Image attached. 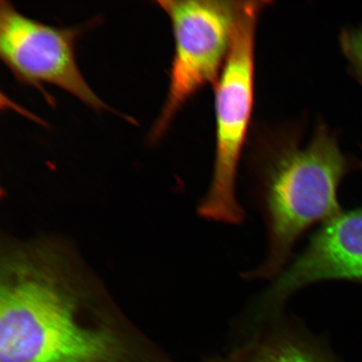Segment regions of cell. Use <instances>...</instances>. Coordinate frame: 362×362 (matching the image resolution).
I'll return each mask as SVG.
<instances>
[{
  "instance_id": "1",
  "label": "cell",
  "mask_w": 362,
  "mask_h": 362,
  "mask_svg": "<svg viewBox=\"0 0 362 362\" xmlns=\"http://www.w3.org/2000/svg\"><path fill=\"white\" fill-rule=\"evenodd\" d=\"M0 362H170L62 239H7L0 257Z\"/></svg>"
},
{
  "instance_id": "2",
  "label": "cell",
  "mask_w": 362,
  "mask_h": 362,
  "mask_svg": "<svg viewBox=\"0 0 362 362\" xmlns=\"http://www.w3.org/2000/svg\"><path fill=\"white\" fill-rule=\"evenodd\" d=\"M356 164L342 152L336 135L320 125L306 146L286 144L261 165L255 197L268 247L264 262L244 272L242 277H277L291 262L293 249L303 235L341 214L338 189Z\"/></svg>"
},
{
  "instance_id": "3",
  "label": "cell",
  "mask_w": 362,
  "mask_h": 362,
  "mask_svg": "<svg viewBox=\"0 0 362 362\" xmlns=\"http://www.w3.org/2000/svg\"><path fill=\"white\" fill-rule=\"evenodd\" d=\"M264 4L243 2L232 47L216 83L214 173L197 212L216 223L239 225L245 219L237 198V177L255 99L256 30Z\"/></svg>"
},
{
  "instance_id": "4",
  "label": "cell",
  "mask_w": 362,
  "mask_h": 362,
  "mask_svg": "<svg viewBox=\"0 0 362 362\" xmlns=\"http://www.w3.org/2000/svg\"><path fill=\"white\" fill-rule=\"evenodd\" d=\"M169 17L174 55L164 105L149 133V142L164 137L175 117L199 90L216 83L223 71L243 1L160 0Z\"/></svg>"
},
{
  "instance_id": "5",
  "label": "cell",
  "mask_w": 362,
  "mask_h": 362,
  "mask_svg": "<svg viewBox=\"0 0 362 362\" xmlns=\"http://www.w3.org/2000/svg\"><path fill=\"white\" fill-rule=\"evenodd\" d=\"M85 30L45 24L23 15L12 3L0 1V57L13 76L44 95V85H52L95 111L107 110L76 62V43Z\"/></svg>"
},
{
  "instance_id": "6",
  "label": "cell",
  "mask_w": 362,
  "mask_h": 362,
  "mask_svg": "<svg viewBox=\"0 0 362 362\" xmlns=\"http://www.w3.org/2000/svg\"><path fill=\"white\" fill-rule=\"evenodd\" d=\"M361 279L362 209L341 211L321 226L304 250L253 298L242 321L257 327L278 318L289 298L308 285Z\"/></svg>"
},
{
  "instance_id": "7",
  "label": "cell",
  "mask_w": 362,
  "mask_h": 362,
  "mask_svg": "<svg viewBox=\"0 0 362 362\" xmlns=\"http://www.w3.org/2000/svg\"><path fill=\"white\" fill-rule=\"evenodd\" d=\"M245 336V341L216 362H336L320 339L283 315Z\"/></svg>"
},
{
  "instance_id": "8",
  "label": "cell",
  "mask_w": 362,
  "mask_h": 362,
  "mask_svg": "<svg viewBox=\"0 0 362 362\" xmlns=\"http://www.w3.org/2000/svg\"><path fill=\"white\" fill-rule=\"evenodd\" d=\"M339 45L349 64L350 74L362 85V25L343 29Z\"/></svg>"
}]
</instances>
